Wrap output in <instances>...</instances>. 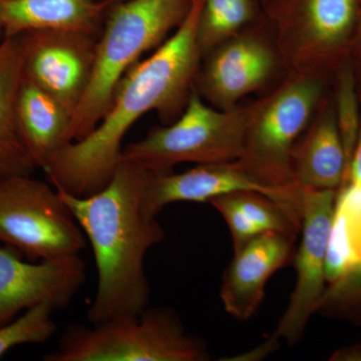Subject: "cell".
<instances>
[{
	"label": "cell",
	"mask_w": 361,
	"mask_h": 361,
	"mask_svg": "<svg viewBox=\"0 0 361 361\" xmlns=\"http://www.w3.org/2000/svg\"><path fill=\"white\" fill-rule=\"evenodd\" d=\"M202 4L203 0H193L186 20L172 37L126 73L96 128L52 155L42 169L52 186L78 197L97 193L115 174L123 137L135 123L153 111L163 125L179 118L193 92L201 63L198 23Z\"/></svg>",
	"instance_id": "cell-1"
},
{
	"label": "cell",
	"mask_w": 361,
	"mask_h": 361,
	"mask_svg": "<svg viewBox=\"0 0 361 361\" xmlns=\"http://www.w3.org/2000/svg\"><path fill=\"white\" fill-rule=\"evenodd\" d=\"M149 172L121 161L106 187L87 197L58 190L94 252L97 286L90 304V324L139 315L148 307L145 258L165 239L156 217L144 209Z\"/></svg>",
	"instance_id": "cell-2"
},
{
	"label": "cell",
	"mask_w": 361,
	"mask_h": 361,
	"mask_svg": "<svg viewBox=\"0 0 361 361\" xmlns=\"http://www.w3.org/2000/svg\"><path fill=\"white\" fill-rule=\"evenodd\" d=\"M192 4L193 0H118L111 7L97 39L92 77L73 114L68 142L96 128L126 73L184 23Z\"/></svg>",
	"instance_id": "cell-3"
},
{
	"label": "cell",
	"mask_w": 361,
	"mask_h": 361,
	"mask_svg": "<svg viewBox=\"0 0 361 361\" xmlns=\"http://www.w3.org/2000/svg\"><path fill=\"white\" fill-rule=\"evenodd\" d=\"M254 104L221 110L193 90L186 108L169 125L153 128L123 149L121 161L153 174L172 172L180 163H225L243 155Z\"/></svg>",
	"instance_id": "cell-4"
},
{
	"label": "cell",
	"mask_w": 361,
	"mask_h": 361,
	"mask_svg": "<svg viewBox=\"0 0 361 361\" xmlns=\"http://www.w3.org/2000/svg\"><path fill=\"white\" fill-rule=\"evenodd\" d=\"M206 344L187 332L174 311L147 307L139 315L71 325L45 361H205Z\"/></svg>",
	"instance_id": "cell-5"
},
{
	"label": "cell",
	"mask_w": 361,
	"mask_h": 361,
	"mask_svg": "<svg viewBox=\"0 0 361 361\" xmlns=\"http://www.w3.org/2000/svg\"><path fill=\"white\" fill-rule=\"evenodd\" d=\"M0 242L35 262L80 256L87 237L58 190L13 176L0 178Z\"/></svg>",
	"instance_id": "cell-6"
},
{
	"label": "cell",
	"mask_w": 361,
	"mask_h": 361,
	"mask_svg": "<svg viewBox=\"0 0 361 361\" xmlns=\"http://www.w3.org/2000/svg\"><path fill=\"white\" fill-rule=\"evenodd\" d=\"M323 85L315 75L296 73L271 96L254 104L240 163L277 186H296L291 152L308 127ZM299 186V185H298Z\"/></svg>",
	"instance_id": "cell-7"
},
{
	"label": "cell",
	"mask_w": 361,
	"mask_h": 361,
	"mask_svg": "<svg viewBox=\"0 0 361 361\" xmlns=\"http://www.w3.org/2000/svg\"><path fill=\"white\" fill-rule=\"evenodd\" d=\"M266 20L279 32V54L302 75L345 44L360 20L361 0H271Z\"/></svg>",
	"instance_id": "cell-8"
},
{
	"label": "cell",
	"mask_w": 361,
	"mask_h": 361,
	"mask_svg": "<svg viewBox=\"0 0 361 361\" xmlns=\"http://www.w3.org/2000/svg\"><path fill=\"white\" fill-rule=\"evenodd\" d=\"M336 191L303 187L300 245L295 256L296 284L288 306L268 341H300L311 316L319 311L325 292V257L336 211Z\"/></svg>",
	"instance_id": "cell-9"
},
{
	"label": "cell",
	"mask_w": 361,
	"mask_h": 361,
	"mask_svg": "<svg viewBox=\"0 0 361 361\" xmlns=\"http://www.w3.org/2000/svg\"><path fill=\"white\" fill-rule=\"evenodd\" d=\"M239 191L264 194L301 217L302 187L277 186L247 170L238 160L197 165L183 173H149L144 192V209L156 217L176 202H210L216 197Z\"/></svg>",
	"instance_id": "cell-10"
},
{
	"label": "cell",
	"mask_w": 361,
	"mask_h": 361,
	"mask_svg": "<svg viewBox=\"0 0 361 361\" xmlns=\"http://www.w3.org/2000/svg\"><path fill=\"white\" fill-rule=\"evenodd\" d=\"M20 39L25 77L75 114L92 77L99 37L47 30L23 33Z\"/></svg>",
	"instance_id": "cell-11"
},
{
	"label": "cell",
	"mask_w": 361,
	"mask_h": 361,
	"mask_svg": "<svg viewBox=\"0 0 361 361\" xmlns=\"http://www.w3.org/2000/svg\"><path fill=\"white\" fill-rule=\"evenodd\" d=\"M85 277L80 256L25 262L13 249L0 247V326L37 304L63 310L82 288Z\"/></svg>",
	"instance_id": "cell-12"
},
{
	"label": "cell",
	"mask_w": 361,
	"mask_h": 361,
	"mask_svg": "<svg viewBox=\"0 0 361 361\" xmlns=\"http://www.w3.org/2000/svg\"><path fill=\"white\" fill-rule=\"evenodd\" d=\"M194 90L215 108L231 110L240 99L267 82L277 63L276 51L257 35H239L207 54Z\"/></svg>",
	"instance_id": "cell-13"
},
{
	"label": "cell",
	"mask_w": 361,
	"mask_h": 361,
	"mask_svg": "<svg viewBox=\"0 0 361 361\" xmlns=\"http://www.w3.org/2000/svg\"><path fill=\"white\" fill-rule=\"evenodd\" d=\"M297 236L266 231L234 252L221 287L226 312L247 320L257 311L264 298L268 280L293 258Z\"/></svg>",
	"instance_id": "cell-14"
},
{
	"label": "cell",
	"mask_w": 361,
	"mask_h": 361,
	"mask_svg": "<svg viewBox=\"0 0 361 361\" xmlns=\"http://www.w3.org/2000/svg\"><path fill=\"white\" fill-rule=\"evenodd\" d=\"M118 0H0V42L35 30H68L99 37Z\"/></svg>",
	"instance_id": "cell-15"
},
{
	"label": "cell",
	"mask_w": 361,
	"mask_h": 361,
	"mask_svg": "<svg viewBox=\"0 0 361 361\" xmlns=\"http://www.w3.org/2000/svg\"><path fill=\"white\" fill-rule=\"evenodd\" d=\"M73 116L65 104L23 75L16 99V127L35 168L42 170L68 144Z\"/></svg>",
	"instance_id": "cell-16"
},
{
	"label": "cell",
	"mask_w": 361,
	"mask_h": 361,
	"mask_svg": "<svg viewBox=\"0 0 361 361\" xmlns=\"http://www.w3.org/2000/svg\"><path fill=\"white\" fill-rule=\"evenodd\" d=\"M293 179L301 187L334 190L346 174V157L336 111L327 109L308 125L291 152Z\"/></svg>",
	"instance_id": "cell-17"
},
{
	"label": "cell",
	"mask_w": 361,
	"mask_h": 361,
	"mask_svg": "<svg viewBox=\"0 0 361 361\" xmlns=\"http://www.w3.org/2000/svg\"><path fill=\"white\" fill-rule=\"evenodd\" d=\"M23 75L20 35L0 42V178L32 176L35 164L23 146L16 104Z\"/></svg>",
	"instance_id": "cell-18"
},
{
	"label": "cell",
	"mask_w": 361,
	"mask_h": 361,
	"mask_svg": "<svg viewBox=\"0 0 361 361\" xmlns=\"http://www.w3.org/2000/svg\"><path fill=\"white\" fill-rule=\"evenodd\" d=\"M264 16L261 0H203L198 23L202 59Z\"/></svg>",
	"instance_id": "cell-19"
},
{
	"label": "cell",
	"mask_w": 361,
	"mask_h": 361,
	"mask_svg": "<svg viewBox=\"0 0 361 361\" xmlns=\"http://www.w3.org/2000/svg\"><path fill=\"white\" fill-rule=\"evenodd\" d=\"M230 201L262 231H274L298 236L301 217L264 194L239 191L226 194Z\"/></svg>",
	"instance_id": "cell-20"
},
{
	"label": "cell",
	"mask_w": 361,
	"mask_h": 361,
	"mask_svg": "<svg viewBox=\"0 0 361 361\" xmlns=\"http://www.w3.org/2000/svg\"><path fill=\"white\" fill-rule=\"evenodd\" d=\"M54 306L40 303L28 308L20 317L0 326V358L21 344L44 343L56 330Z\"/></svg>",
	"instance_id": "cell-21"
},
{
	"label": "cell",
	"mask_w": 361,
	"mask_h": 361,
	"mask_svg": "<svg viewBox=\"0 0 361 361\" xmlns=\"http://www.w3.org/2000/svg\"><path fill=\"white\" fill-rule=\"evenodd\" d=\"M336 99V111H334L346 157V174L342 182L343 184L348 179L349 168L355 153L361 118V109L356 94L355 75L351 68H344L342 71Z\"/></svg>",
	"instance_id": "cell-22"
},
{
	"label": "cell",
	"mask_w": 361,
	"mask_h": 361,
	"mask_svg": "<svg viewBox=\"0 0 361 361\" xmlns=\"http://www.w3.org/2000/svg\"><path fill=\"white\" fill-rule=\"evenodd\" d=\"M211 205L224 218L231 232L233 249L240 250L254 237L264 231L244 215L226 195L216 197L210 201Z\"/></svg>",
	"instance_id": "cell-23"
},
{
	"label": "cell",
	"mask_w": 361,
	"mask_h": 361,
	"mask_svg": "<svg viewBox=\"0 0 361 361\" xmlns=\"http://www.w3.org/2000/svg\"><path fill=\"white\" fill-rule=\"evenodd\" d=\"M358 291H361V243L358 248L357 261H356L355 267L348 276L338 284L327 287L320 310L323 306L336 302V301L353 295Z\"/></svg>",
	"instance_id": "cell-24"
},
{
	"label": "cell",
	"mask_w": 361,
	"mask_h": 361,
	"mask_svg": "<svg viewBox=\"0 0 361 361\" xmlns=\"http://www.w3.org/2000/svg\"><path fill=\"white\" fill-rule=\"evenodd\" d=\"M349 180H353V182L361 183V118L360 133H358L357 137V142H356L355 153H353V160H351L350 164V168H349L348 179H346L345 183L349 182ZM345 183H343V184L342 185L345 184Z\"/></svg>",
	"instance_id": "cell-25"
},
{
	"label": "cell",
	"mask_w": 361,
	"mask_h": 361,
	"mask_svg": "<svg viewBox=\"0 0 361 361\" xmlns=\"http://www.w3.org/2000/svg\"><path fill=\"white\" fill-rule=\"evenodd\" d=\"M334 361H361V344L336 350L330 357Z\"/></svg>",
	"instance_id": "cell-26"
},
{
	"label": "cell",
	"mask_w": 361,
	"mask_h": 361,
	"mask_svg": "<svg viewBox=\"0 0 361 361\" xmlns=\"http://www.w3.org/2000/svg\"><path fill=\"white\" fill-rule=\"evenodd\" d=\"M357 28H358V32H360V45H361V9H360V20H358Z\"/></svg>",
	"instance_id": "cell-27"
},
{
	"label": "cell",
	"mask_w": 361,
	"mask_h": 361,
	"mask_svg": "<svg viewBox=\"0 0 361 361\" xmlns=\"http://www.w3.org/2000/svg\"><path fill=\"white\" fill-rule=\"evenodd\" d=\"M271 1V0H261V2H262V6H264L266 4H268V2Z\"/></svg>",
	"instance_id": "cell-28"
}]
</instances>
